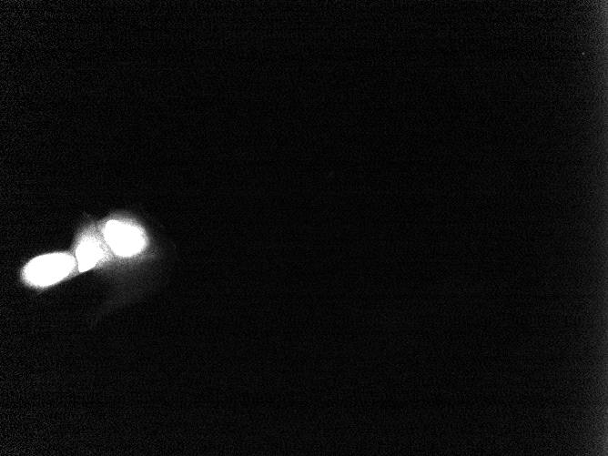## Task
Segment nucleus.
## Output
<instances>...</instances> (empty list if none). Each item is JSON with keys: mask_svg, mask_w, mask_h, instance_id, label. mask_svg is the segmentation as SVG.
Here are the masks:
<instances>
[{"mask_svg": "<svg viewBox=\"0 0 608 456\" xmlns=\"http://www.w3.org/2000/svg\"><path fill=\"white\" fill-rule=\"evenodd\" d=\"M75 260L66 253H53L32 259L25 269V279L35 286H48L67 276Z\"/></svg>", "mask_w": 608, "mask_h": 456, "instance_id": "nucleus-1", "label": "nucleus"}, {"mask_svg": "<svg viewBox=\"0 0 608 456\" xmlns=\"http://www.w3.org/2000/svg\"><path fill=\"white\" fill-rule=\"evenodd\" d=\"M104 235L108 245L117 255L132 256L141 251L146 245L144 232L136 226L110 220Z\"/></svg>", "mask_w": 608, "mask_h": 456, "instance_id": "nucleus-2", "label": "nucleus"}, {"mask_svg": "<svg viewBox=\"0 0 608 456\" xmlns=\"http://www.w3.org/2000/svg\"><path fill=\"white\" fill-rule=\"evenodd\" d=\"M76 257L79 270L85 271L94 267L103 258V251L98 243L85 239L77 248Z\"/></svg>", "mask_w": 608, "mask_h": 456, "instance_id": "nucleus-3", "label": "nucleus"}]
</instances>
